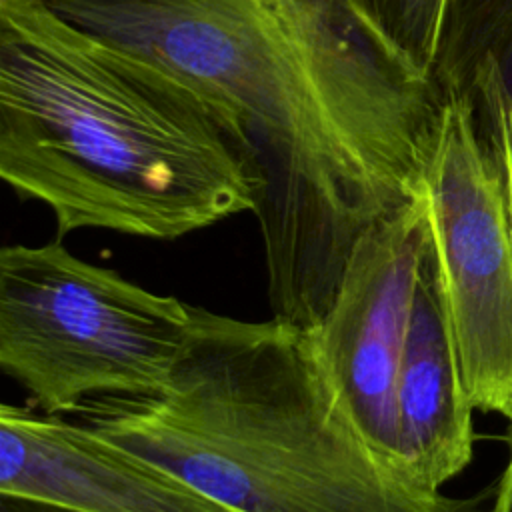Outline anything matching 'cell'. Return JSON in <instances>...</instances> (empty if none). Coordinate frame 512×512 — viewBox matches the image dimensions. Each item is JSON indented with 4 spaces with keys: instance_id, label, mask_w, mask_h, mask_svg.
Returning a JSON list of instances; mask_svg holds the SVG:
<instances>
[{
    "instance_id": "obj_9",
    "label": "cell",
    "mask_w": 512,
    "mask_h": 512,
    "mask_svg": "<svg viewBox=\"0 0 512 512\" xmlns=\"http://www.w3.org/2000/svg\"><path fill=\"white\" fill-rule=\"evenodd\" d=\"M430 78L446 102L480 84L512 100V0H444Z\"/></svg>"
},
{
    "instance_id": "obj_5",
    "label": "cell",
    "mask_w": 512,
    "mask_h": 512,
    "mask_svg": "<svg viewBox=\"0 0 512 512\" xmlns=\"http://www.w3.org/2000/svg\"><path fill=\"white\" fill-rule=\"evenodd\" d=\"M428 244L474 410L512 424V230L468 104L450 100L424 180Z\"/></svg>"
},
{
    "instance_id": "obj_3",
    "label": "cell",
    "mask_w": 512,
    "mask_h": 512,
    "mask_svg": "<svg viewBox=\"0 0 512 512\" xmlns=\"http://www.w3.org/2000/svg\"><path fill=\"white\" fill-rule=\"evenodd\" d=\"M82 418L232 512H460L382 456L348 412L312 330L192 306L166 388Z\"/></svg>"
},
{
    "instance_id": "obj_1",
    "label": "cell",
    "mask_w": 512,
    "mask_h": 512,
    "mask_svg": "<svg viewBox=\"0 0 512 512\" xmlns=\"http://www.w3.org/2000/svg\"><path fill=\"white\" fill-rule=\"evenodd\" d=\"M202 84L258 152L274 318L314 328L356 242L416 202L448 102L358 0H44Z\"/></svg>"
},
{
    "instance_id": "obj_4",
    "label": "cell",
    "mask_w": 512,
    "mask_h": 512,
    "mask_svg": "<svg viewBox=\"0 0 512 512\" xmlns=\"http://www.w3.org/2000/svg\"><path fill=\"white\" fill-rule=\"evenodd\" d=\"M192 306L74 256L60 238L0 250V368L44 412L166 388Z\"/></svg>"
},
{
    "instance_id": "obj_10",
    "label": "cell",
    "mask_w": 512,
    "mask_h": 512,
    "mask_svg": "<svg viewBox=\"0 0 512 512\" xmlns=\"http://www.w3.org/2000/svg\"><path fill=\"white\" fill-rule=\"evenodd\" d=\"M358 4L394 52L430 78L444 0H358Z\"/></svg>"
},
{
    "instance_id": "obj_8",
    "label": "cell",
    "mask_w": 512,
    "mask_h": 512,
    "mask_svg": "<svg viewBox=\"0 0 512 512\" xmlns=\"http://www.w3.org/2000/svg\"><path fill=\"white\" fill-rule=\"evenodd\" d=\"M472 414L428 244L396 382L400 462L424 488L442 492L470 464Z\"/></svg>"
},
{
    "instance_id": "obj_11",
    "label": "cell",
    "mask_w": 512,
    "mask_h": 512,
    "mask_svg": "<svg viewBox=\"0 0 512 512\" xmlns=\"http://www.w3.org/2000/svg\"><path fill=\"white\" fill-rule=\"evenodd\" d=\"M464 104L472 112L476 134L498 174L512 230V100L496 86L480 84Z\"/></svg>"
},
{
    "instance_id": "obj_13",
    "label": "cell",
    "mask_w": 512,
    "mask_h": 512,
    "mask_svg": "<svg viewBox=\"0 0 512 512\" xmlns=\"http://www.w3.org/2000/svg\"><path fill=\"white\" fill-rule=\"evenodd\" d=\"M0 512H72L66 508H58L40 500L16 498V496H0Z\"/></svg>"
},
{
    "instance_id": "obj_6",
    "label": "cell",
    "mask_w": 512,
    "mask_h": 512,
    "mask_svg": "<svg viewBox=\"0 0 512 512\" xmlns=\"http://www.w3.org/2000/svg\"><path fill=\"white\" fill-rule=\"evenodd\" d=\"M426 248L422 192L356 242L330 306L310 328L348 412L372 446L402 470L396 382Z\"/></svg>"
},
{
    "instance_id": "obj_2",
    "label": "cell",
    "mask_w": 512,
    "mask_h": 512,
    "mask_svg": "<svg viewBox=\"0 0 512 512\" xmlns=\"http://www.w3.org/2000/svg\"><path fill=\"white\" fill-rule=\"evenodd\" d=\"M0 176L58 238L176 240L254 212L264 188L234 108L44 0H0Z\"/></svg>"
},
{
    "instance_id": "obj_12",
    "label": "cell",
    "mask_w": 512,
    "mask_h": 512,
    "mask_svg": "<svg viewBox=\"0 0 512 512\" xmlns=\"http://www.w3.org/2000/svg\"><path fill=\"white\" fill-rule=\"evenodd\" d=\"M508 460L496 484V494L490 512H512V424H508Z\"/></svg>"
},
{
    "instance_id": "obj_7",
    "label": "cell",
    "mask_w": 512,
    "mask_h": 512,
    "mask_svg": "<svg viewBox=\"0 0 512 512\" xmlns=\"http://www.w3.org/2000/svg\"><path fill=\"white\" fill-rule=\"evenodd\" d=\"M0 496L72 512H232L86 422L0 406Z\"/></svg>"
}]
</instances>
